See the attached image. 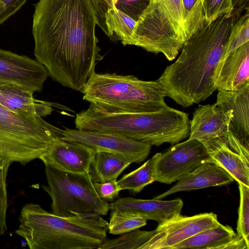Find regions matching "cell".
Returning a JSON list of instances; mask_svg holds the SVG:
<instances>
[{
	"label": "cell",
	"instance_id": "obj_1",
	"mask_svg": "<svg viewBox=\"0 0 249 249\" xmlns=\"http://www.w3.org/2000/svg\"><path fill=\"white\" fill-rule=\"evenodd\" d=\"M96 24L90 0H39L35 4L34 55L53 80L82 91L103 58Z\"/></svg>",
	"mask_w": 249,
	"mask_h": 249
},
{
	"label": "cell",
	"instance_id": "obj_2",
	"mask_svg": "<svg viewBox=\"0 0 249 249\" xmlns=\"http://www.w3.org/2000/svg\"><path fill=\"white\" fill-rule=\"evenodd\" d=\"M235 21L231 13L222 15L200 25L185 41L178 58L157 79L166 96L187 107L205 100L217 90L215 70Z\"/></svg>",
	"mask_w": 249,
	"mask_h": 249
},
{
	"label": "cell",
	"instance_id": "obj_3",
	"mask_svg": "<svg viewBox=\"0 0 249 249\" xmlns=\"http://www.w3.org/2000/svg\"><path fill=\"white\" fill-rule=\"evenodd\" d=\"M19 221L15 232L31 249H98L108 230L101 215L60 216L34 203L22 207Z\"/></svg>",
	"mask_w": 249,
	"mask_h": 249
},
{
	"label": "cell",
	"instance_id": "obj_4",
	"mask_svg": "<svg viewBox=\"0 0 249 249\" xmlns=\"http://www.w3.org/2000/svg\"><path fill=\"white\" fill-rule=\"evenodd\" d=\"M77 129L112 133L160 146L178 143L189 136L188 114L167 106L148 113H111L90 104L76 114Z\"/></svg>",
	"mask_w": 249,
	"mask_h": 249
},
{
	"label": "cell",
	"instance_id": "obj_5",
	"mask_svg": "<svg viewBox=\"0 0 249 249\" xmlns=\"http://www.w3.org/2000/svg\"><path fill=\"white\" fill-rule=\"evenodd\" d=\"M81 92L83 100L107 112L148 113L167 106L157 80L144 81L131 75L95 72Z\"/></svg>",
	"mask_w": 249,
	"mask_h": 249
},
{
	"label": "cell",
	"instance_id": "obj_6",
	"mask_svg": "<svg viewBox=\"0 0 249 249\" xmlns=\"http://www.w3.org/2000/svg\"><path fill=\"white\" fill-rule=\"evenodd\" d=\"M187 38L182 0H150L136 22L130 45L162 53L169 61L178 55Z\"/></svg>",
	"mask_w": 249,
	"mask_h": 249
},
{
	"label": "cell",
	"instance_id": "obj_7",
	"mask_svg": "<svg viewBox=\"0 0 249 249\" xmlns=\"http://www.w3.org/2000/svg\"><path fill=\"white\" fill-rule=\"evenodd\" d=\"M63 130L42 117L15 113L0 104V158L25 165L40 159Z\"/></svg>",
	"mask_w": 249,
	"mask_h": 249
},
{
	"label": "cell",
	"instance_id": "obj_8",
	"mask_svg": "<svg viewBox=\"0 0 249 249\" xmlns=\"http://www.w3.org/2000/svg\"><path fill=\"white\" fill-rule=\"evenodd\" d=\"M44 164L48 186L42 188L52 199L53 213L63 217L107 213L109 203L98 196L89 173L67 172Z\"/></svg>",
	"mask_w": 249,
	"mask_h": 249
},
{
	"label": "cell",
	"instance_id": "obj_9",
	"mask_svg": "<svg viewBox=\"0 0 249 249\" xmlns=\"http://www.w3.org/2000/svg\"><path fill=\"white\" fill-rule=\"evenodd\" d=\"M206 162H212L204 144L198 140L188 139L160 153L155 181L170 184Z\"/></svg>",
	"mask_w": 249,
	"mask_h": 249
},
{
	"label": "cell",
	"instance_id": "obj_10",
	"mask_svg": "<svg viewBox=\"0 0 249 249\" xmlns=\"http://www.w3.org/2000/svg\"><path fill=\"white\" fill-rule=\"evenodd\" d=\"M219 224L217 215L213 213L191 216L179 213L159 223L154 235L140 249H172L175 245Z\"/></svg>",
	"mask_w": 249,
	"mask_h": 249
},
{
	"label": "cell",
	"instance_id": "obj_11",
	"mask_svg": "<svg viewBox=\"0 0 249 249\" xmlns=\"http://www.w3.org/2000/svg\"><path fill=\"white\" fill-rule=\"evenodd\" d=\"M61 139L83 143L95 152L121 154L132 163H140L150 153L152 146L146 142L128 139L112 133L65 128Z\"/></svg>",
	"mask_w": 249,
	"mask_h": 249
},
{
	"label": "cell",
	"instance_id": "obj_12",
	"mask_svg": "<svg viewBox=\"0 0 249 249\" xmlns=\"http://www.w3.org/2000/svg\"><path fill=\"white\" fill-rule=\"evenodd\" d=\"M199 141L212 163L224 169L238 183L249 187V149L228 131L222 136Z\"/></svg>",
	"mask_w": 249,
	"mask_h": 249
},
{
	"label": "cell",
	"instance_id": "obj_13",
	"mask_svg": "<svg viewBox=\"0 0 249 249\" xmlns=\"http://www.w3.org/2000/svg\"><path fill=\"white\" fill-rule=\"evenodd\" d=\"M48 76L36 60L0 49V83L16 84L34 93L42 90Z\"/></svg>",
	"mask_w": 249,
	"mask_h": 249
},
{
	"label": "cell",
	"instance_id": "obj_14",
	"mask_svg": "<svg viewBox=\"0 0 249 249\" xmlns=\"http://www.w3.org/2000/svg\"><path fill=\"white\" fill-rule=\"evenodd\" d=\"M95 153L83 143L58 138L39 159L65 172L87 173Z\"/></svg>",
	"mask_w": 249,
	"mask_h": 249
},
{
	"label": "cell",
	"instance_id": "obj_15",
	"mask_svg": "<svg viewBox=\"0 0 249 249\" xmlns=\"http://www.w3.org/2000/svg\"><path fill=\"white\" fill-rule=\"evenodd\" d=\"M183 206V201L180 198L161 200L131 197L119 198L108 205L110 211L118 210L146 220H155L159 224L179 214Z\"/></svg>",
	"mask_w": 249,
	"mask_h": 249
},
{
	"label": "cell",
	"instance_id": "obj_16",
	"mask_svg": "<svg viewBox=\"0 0 249 249\" xmlns=\"http://www.w3.org/2000/svg\"><path fill=\"white\" fill-rule=\"evenodd\" d=\"M214 83L218 91H235L249 84V41L219 61Z\"/></svg>",
	"mask_w": 249,
	"mask_h": 249
},
{
	"label": "cell",
	"instance_id": "obj_17",
	"mask_svg": "<svg viewBox=\"0 0 249 249\" xmlns=\"http://www.w3.org/2000/svg\"><path fill=\"white\" fill-rule=\"evenodd\" d=\"M215 104L231 111L228 132L249 149V84L235 91L218 90Z\"/></svg>",
	"mask_w": 249,
	"mask_h": 249
},
{
	"label": "cell",
	"instance_id": "obj_18",
	"mask_svg": "<svg viewBox=\"0 0 249 249\" xmlns=\"http://www.w3.org/2000/svg\"><path fill=\"white\" fill-rule=\"evenodd\" d=\"M97 24L113 41L130 45L136 22L117 10L113 0H90Z\"/></svg>",
	"mask_w": 249,
	"mask_h": 249
},
{
	"label": "cell",
	"instance_id": "obj_19",
	"mask_svg": "<svg viewBox=\"0 0 249 249\" xmlns=\"http://www.w3.org/2000/svg\"><path fill=\"white\" fill-rule=\"evenodd\" d=\"M231 116L230 110H224L215 103L199 105L190 121L188 139L204 141L224 135L228 131Z\"/></svg>",
	"mask_w": 249,
	"mask_h": 249
},
{
	"label": "cell",
	"instance_id": "obj_20",
	"mask_svg": "<svg viewBox=\"0 0 249 249\" xmlns=\"http://www.w3.org/2000/svg\"><path fill=\"white\" fill-rule=\"evenodd\" d=\"M34 92L18 85L0 83V104L23 116L42 117L53 110L51 103L36 99Z\"/></svg>",
	"mask_w": 249,
	"mask_h": 249
},
{
	"label": "cell",
	"instance_id": "obj_21",
	"mask_svg": "<svg viewBox=\"0 0 249 249\" xmlns=\"http://www.w3.org/2000/svg\"><path fill=\"white\" fill-rule=\"evenodd\" d=\"M234 180L224 169L214 163L206 162L182 176L170 189L154 198L161 200L177 192L227 185Z\"/></svg>",
	"mask_w": 249,
	"mask_h": 249
},
{
	"label": "cell",
	"instance_id": "obj_22",
	"mask_svg": "<svg viewBox=\"0 0 249 249\" xmlns=\"http://www.w3.org/2000/svg\"><path fill=\"white\" fill-rule=\"evenodd\" d=\"M132 162L126 157L107 152H96L90 163L89 174L93 182L116 180Z\"/></svg>",
	"mask_w": 249,
	"mask_h": 249
},
{
	"label": "cell",
	"instance_id": "obj_23",
	"mask_svg": "<svg viewBox=\"0 0 249 249\" xmlns=\"http://www.w3.org/2000/svg\"><path fill=\"white\" fill-rule=\"evenodd\" d=\"M236 234L231 227L220 223L175 245L172 249H222Z\"/></svg>",
	"mask_w": 249,
	"mask_h": 249
},
{
	"label": "cell",
	"instance_id": "obj_24",
	"mask_svg": "<svg viewBox=\"0 0 249 249\" xmlns=\"http://www.w3.org/2000/svg\"><path fill=\"white\" fill-rule=\"evenodd\" d=\"M160 153L154 155L137 169L124 175L118 181L122 190L138 193L155 181V170Z\"/></svg>",
	"mask_w": 249,
	"mask_h": 249
},
{
	"label": "cell",
	"instance_id": "obj_25",
	"mask_svg": "<svg viewBox=\"0 0 249 249\" xmlns=\"http://www.w3.org/2000/svg\"><path fill=\"white\" fill-rule=\"evenodd\" d=\"M231 0H197L190 14L195 24L210 23L219 17L231 13Z\"/></svg>",
	"mask_w": 249,
	"mask_h": 249
},
{
	"label": "cell",
	"instance_id": "obj_26",
	"mask_svg": "<svg viewBox=\"0 0 249 249\" xmlns=\"http://www.w3.org/2000/svg\"><path fill=\"white\" fill-rule=\"evenodd\" d=\"M154 234V230L142 231L138 229L115 239L107 238L98 249H140Z\"/></svg>",
	"mask_w": 249,
	"mask_h": 249
},
{
	"label": "cell",
	"instance_id": "obj_27",
	"mask_svg": "<svg viewBox=\"0 0 249 249\" xmlns=\"http://www.w3.org/2000/svg\"><path fill=\"white\" fill-rule=\"evenodd\" d=\"M146 223L145 219L113 210H111L107 228L110 234H123L143 227Z\"/></svg>",
	"mask_w": 249,
	"mask_h": 249
},
{
	"label": "cell",
	"instance_id": "obj_28",
	"mask_svg": "<svg viewBox=\"0 0 249 249\" xmlns=\"http://www.w3.org/2000/svg\"><path fill=\"white\" fill-rule=\"evenodd\" d=\"M246 11L233 24L220 60L249 41V10Z\"/></svg>",
	"mask_w": 249,
	"mask_h": 249
},
{
	"label": "cell",
	"instance_id": "obj_29",
	"mask_svg": "<svg viewBox=\"0 0 249 249\" xmlns=\"http://www.w3.org/2000/svg\"><path fill=\"white\" fill-rule=\"evenodd\" d=\"M238 184L240 204L236 234L244 239L249 245V187Z\"/></svg>",
	"mask_w": 249,
	"mask_h": 249
},
{
	"label": "cell",
	"instance_id": "obj_30",
	"mask_svg": "<svg viewBox=\"0 0 249 249\" xmlns=\"http://www.w3.org/2000/svg\"><path fill=\"white\" fill-rule=\"evenodd\" d=\"M150 0H113L116 9L136 22L143 14Z\"/></svg>",
	"mask_w": 249,
	"mask_h": 249
},
{
	"label": "cell",
	"instance_id": "obj_31",
	"mask_svg": "<svg viewBox=\"0 0 249 249\" xmlns=\"http://www.w3.org/2000/svg\"><path fill=\"white\" fill-rule=\"evenodd\" d=\"M8 170H4L0 177V235L7 230L6 218L8 197L6 181Z\"/></svg>",
	"mask_w": 249,
	"mask_h": 249
},
{
	"label": "cell",
	"instance_id": "obj_32",
	"mask_svg": "<svg viewBox=\"0 0 249 249\" xmlns=\"http://www.w3.org/2000/svg\"><path fill=\"white\" fill-rule=\"evenodd\" d=\"M93 184L98 196L106 201L114 200L122 191L117 180L102 183L93 182Z\"/></svg>",
	"mask_w": 249,
	"mask_h": 249
},
{
	"label": "cell",
	"instance_id": "obj_33",
	"mask_svg": "<svg viewBox=\"0 0 249 249\" xmlns=\"http://www.w3.org/2000/svg\"><path fill=\"white\" fill-rule=\"evenodd\" d=\"M27 0H0V25L16 13Z\"/></svg>",
	"mask_w": 249,
	"mask_h": 249
},
{
	"label": "cell",
	"instance_id": "obj_34",
	"mask_svg": "<svg viewBox=\"0 0 249 249\" xmlns=\"http://www.w3.org/2000/svg\"><path fill=\"white\" fill-rule=\"evenodd\" d=\"M233 8L232 15L236 20L241 15L242 12L249 10V0H231Z\"/></svg>",
	"mask_w": 249,
	"mask_h": 249
},
{
	"label": "cell",
	"instance_id": "obj_35",
	"mask_svg": "<svg viewBox=\"0 0 249 249\" xmlns=\"http://www.w3.org/2000/svg\"><path fill=\"white\" fill-rule=\"evenodd\" d=\"M197 1V0H182L183 7L186 17V25L187 20Z\"/></svg>",
	"mask_w": 249,
	"mask_h": 249
},
{
	"label": "cell",
	"instance_id": "obj_36",
	"mask_svg": "<svg viewBox=\"0 0 249 249\" xmlns=\"http://www.w3.org/2000/svg\"><path fill=\"white\" fill-rule=\"evenodd\" d=\"M11 163L0 158V177L2 173L9 168Z\"/></svg>",
	"mask_w": 249,
	"mask_h": 249
}]
</instances>
